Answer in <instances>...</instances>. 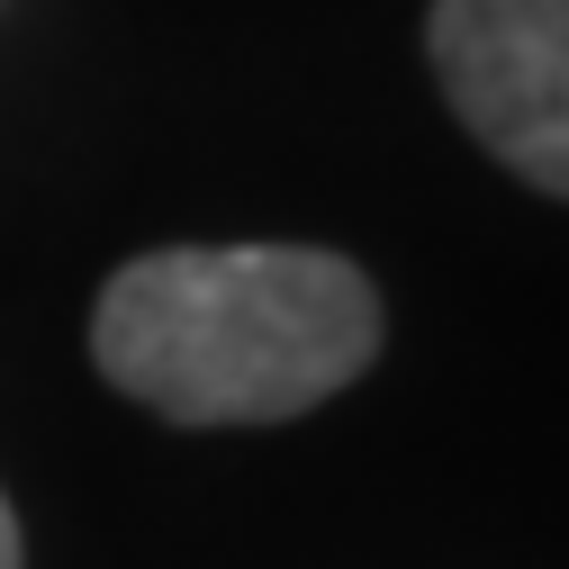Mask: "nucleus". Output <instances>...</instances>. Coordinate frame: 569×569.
<instances>
[{
    "label": "nucleus",
    "instance_id": "1",
    "mask_svg": "<svg viewBox=\"0 0 569 569\" xmlns=\"http://www.w3.org/2000/svg\"><path fill=\"white\" fill-rule=\"evenodd\" d=\"M380 352V290L317 244H163L91 308V362L172 425H280Z\"/></svg>",
    "mask_w": 569,
    "mask_h": 569
},
{
    "label": "nucleus",
    "instance_id": "2",
    "mask_svg": "<svg viewBox=\"0 0 569 569\" xmlns=\"http://www.w3.org/2000/svg\"><path fill=\"white\" fill-rule=\"evenodd\" d=\"M425 54L479 146L569 199V0H435Z\"/></svg>",
    "mask_w": 569,
    "mask_h": 569
},
{
    "label": "nucleus",
    "instance_id": "3",
    "mask_svg": "<svg viewBox=\"0 0 569 569\" xmlns=\"http://www.w3.org/2000/svg\"><path fill=\"white\" fill-rule=\"evenodd\" d=\"M0 569H19V516H10V497H0Z\"/></svg>",
    "mask_w": 569,
    "mask_h": 569
}]
</instances>
